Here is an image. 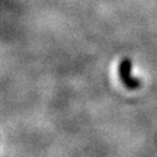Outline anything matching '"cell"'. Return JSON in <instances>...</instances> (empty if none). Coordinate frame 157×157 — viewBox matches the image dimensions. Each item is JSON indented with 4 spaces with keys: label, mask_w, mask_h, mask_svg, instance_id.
Masks as SVG:
<instances>
[{
    "label": "cell",
    "mask_w": 157,
    "mask_h": 157,
    "mask_svg": "<svg viewBox=\"0 0 157 157\" xmlns=\"http://www.w3.org/2000/svg\"><path fill=\"white\" fill-rule=\"evenodd\" d=\"M130 71H132V62H130L129 59L121 61V62H120V65H119L120 79L122 80V83H124L128 89H136V87L140 85V82L130 76Z\"/></svg>",
    "instance_id": "obj_1"
}]
</instances>
